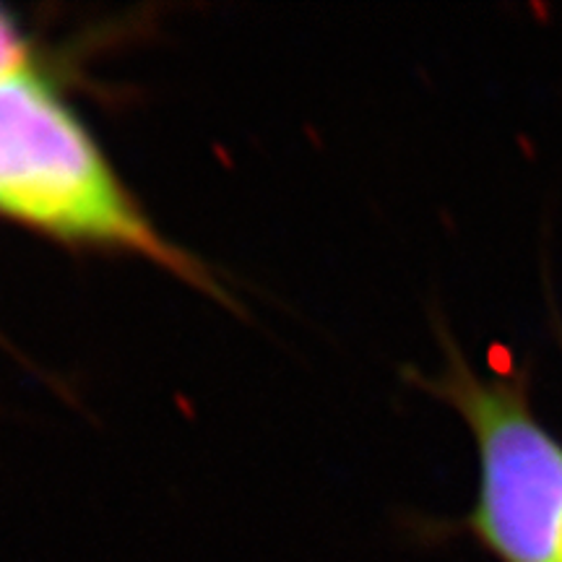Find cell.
<instances>
[{"label": "cell", "instance_id": "obj_1", "mask_svg": "<svg viewBox=\"0 0 562 562\" xmlns=\"http://www.w3.org/2000/svg\"><path fill=\"white\" fill-rule=\"evenodd\" d=\"M0 216L60 243L133 252L216 294L125 188L79 112L34 68L0 79Z\"/></svg>", "mask_w": 562, "mask_h": 562}, {"label": "cell", "instance_id": "obj_2", "mask_svg": "<svg viewBox=\"0 0 562 562\" xmlns=\"http://www.w3.org/2000/svg\"><path fill=\"white\" fill-rule=\"evenodd\" d=\"M427 393L467 422L480 459L469 529L501 562H562V442L531 409L524 375H487L446 339Z\"/></svg>", "mask_w": 562, "mask_h": 562}, {"label": "cell", "instance_id": "obj_3", "mask_svg": "<svg viewBox=\"0 0 562 562\" xmlns=\"http://www.w3.org/2000/svg\"><path fill=\"white\" fill-rule=\"evenodd\" d=\"M30 40L21 32L19 21L0 5V79L32 68Z\"/></svg>", "mask_w": 562, "mask_h": 562}]
</instances>
